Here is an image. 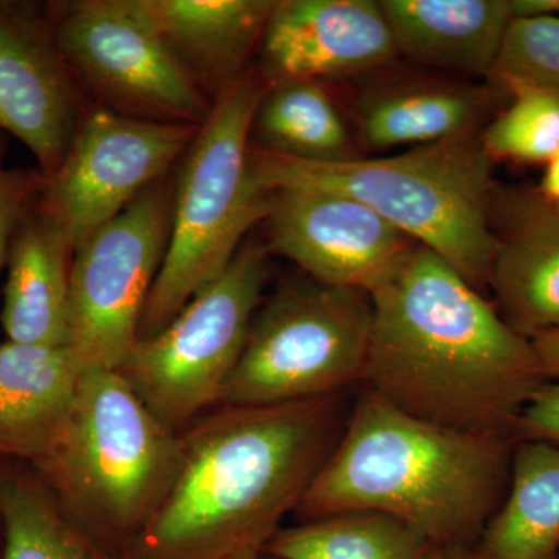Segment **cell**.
Returning <instances> with one entry per match:
<instances>
[{
    "label": "cell",
    "instance_id": "4dcf8cb0",
    "mask_svg": "<svg viewBox=\"0 0 559 559\" xmlns=\"http://www.w3.org/2000/svg\"><path fill=\"white\" fill-rule=\"evenodd\" d=\"M536 190H538L544 200L559 207V153L547 162L543 178H540L538 189Z\"/></svg>",
    "mask_w": 559,
    "mask_h": 559
},
{
    "label": "cell",
    "instance_id": "44dd1931",
    "mask_svg": "<svg viewBox=\"0 0 559 559\" xmlns=\"http://www.w3.org/2000/svg\"><path fill=\"white\" fill-rule=\"evenodd\" d=\"M476 559H559V447L516 441L506 498L473 547Z\"/></svg>",
    "mask_w": 559,
    "mask_h": 559
},
{
    "label": "cell",
    "instance_id": "7a4b0ae2",
    "mask_svg": "<svg viewBox=\"0 0 559 559\" xmlns=\"http://www.w3.org/2000/svg\"><path fill=\"white\" fill-rule=\"evenodd\" d=\"M342 395L224 406L179 437L178 476L131 559H224L261 549L299 507L347 426Z\"/></svg>",
    "mask_w": 559,
    "mask_h": 559
},
{
    "label": "cell",
    "instance_id": "5bb4252c",
    "mask_svg": "<svg viewBox=\"0 0 559 559\" xmlns=\"http://www.w3.org/2000/svg\"><path fill=\"white\" fill-rule=\"evenodd\" d=\"M260 47L267 84L366 75L399 57L373 0H280Z\"/></svg>",
    "mask_w": 559,
    "mask_h": 559
},
{
    "label": "cell",
    "instance_id": "3957f363",
    "mask_svg": "<svg viewBox=\"0 0 559 559\" xmlns=\"http://www.w3.org/2000/svg\"><path fill=\"white\" fill-rule=\"evenodd\" d=\"M514 447L509 433L432 425L364 389L296 511L305 522L378 511L436 546L473 547L506 498Z\"/></svg>",
    "mask_w": 559,
    "mask_h": 559
},
{
    "label": "cell",
    "instance_id": "ba28073f",
    "mask_svg": "<svg viewBox=\"0 0 559 559\" xmlns=\"http://www.w3.org/2000/svg\"><path fill=\"white\" fill-rule=\"evenodd\" d=\"M270 248L245 242L227 270L120 367L135 395L175 430L223 401L270 277Z\"/></svg>",
    "mask_w": 559,
    "mask_h": 559
},
{
    "label": "cell",
    "instance_id": "e0dca14e",
    "mask_svg": "<svg viewBox=\"0 0 559 559\" xmlns=\"http://www.w3.org/2000/svg\"><path fill=\"white\" fill-rule=\"evenodd\" d=\"M495 86L443 80H395L360 95V145L371 153L421 146L481 132L495 108Z\"/></svg>",
    "mask_w": 559,
    "mask_h": 559
},
{
    "label": "cell",
    "instance_id": "ffe728a7",
    "mask_svg": "<svg viewBox=\"0 0 559 559\" xmlns=\"http://www.w3.org/2000/svg\"><path fill=\"white\" fill-rule=\"evenodd\" d=\"M140 2L202 90H213L216 95L240 79L275 5L272 0Z\"/></svg>",
    "mask_w": 559,
    "mask_h": 559
},
{
    "label": "cell",
    "instance_id": "4fadbf2b",
    "mask_svg": "<svg viewBox=\"0 0 559 559\" xmlns=\"http://www.w3.org/2000/svg\"><path fill=\"white\" fill-rule=\"evenodd\" d=\"M80 120L73 75L50 21L24 3L0 2V130L32 151L47 179Z\"/></svg>",
    "mask_w": 559,
    "mask_h": 559
},
{
    "label": "cell",
    "instance_id": "30bf717a",
    "mask_svg": "<svg viewBox=\"0 0 559 559\" xmlns=\"http://www.w3.org/2000/svg\"><path fill=\"white\" fill-rule=\"evenodd\" d=\"M55 40L72 75L140 119L201 124L212 105L140 0H75L58 9Z\"/></svg>",
    "mask_w": 559,
    "mask_h": 559
},
{
    "label": "cell",
    "instance_id": "ac0fdd59",
    "mask_svg": "<svg viewBox=\"0 0 559 559\" xmlns=\"http://www.w3.org/2000/svg\"><path fill=\"white\" fill-rule=\"evenodd\" d=\"M396 53L489 79L514 14L510 0H381Z\"/></svg>",
    "mask_w": 559,
    "mask_h": 559
},
{
    "label": "cell",
    "instance_id": "277c9868",
    "mask_svg": "<svg viewBox=\"0 0 559 559\" xmlns=\"http://www.w3.org/2000/svg\"><path fill=\"white\" fill-rule=\"evenodd\" d=\"M460 135L388 157L341 164L283 159L252 150L264 186L342 191L441 257L474 289L488 290L496 252L492 167L480 138Z\"/></svg>",
    "mask_w": 559,
    "mask_h": 559
},
{
    "label": "cell",
    "instance_id": "f546056e",
    "mask_svg": "<svg viewBox=\"0 0 559 559\" xmlns=\"http://www.w3.org/2000/svg\"><path fill=\"white\" fill-rule=\"evenodd\" d=\"M514 16H559V0H510Z\"/></svg>",
    "mask_w": 559,
    "mask_h": 559
},
{
    "label": "cell",
    "instance_id": "83f0119b",
    "mask_svg": "<svg viewBox=\"0 0 559 559\" xmlns=\"http://www.w3.org/2000/svg\"><path fill=\"white\" fill-rule=\"evenodd\" d=\"M35 180L17 170H10L0 146V270L7 263L11 238L22 216L35 202Z\"/></svg>",
    "mask_w": 559,
    "mask_h": 559
},
{
    "label": "cell",
    "instance_id": "cb8c5ba5",
    "mask_svg": "<svg viewBox=\"0 0 559 559\" xmlns=\"http://www.w3.org/2000/svg\"><path fill=\"white\" fill-rule=\"evenodd\" d=\"M2 559H106L64 516L44 481L24 473H0Z\"/></svg>",
    "mask_w": 559,
    "mask_h": 559
},
{
    "label": "cell",
    "instance_id": "1f68e13d",
    "mask_svg": "<svg viewBox=\"0 0 559 559\" xmlns=\"http://www.w3.org/2000/svg\"><path fill=\"white\" fill-rule=\"evenodd\" d=\"M426 559H476V557L469 546H459V544L436 546L432 544Z\"/></svg>",
    "mask_w": 559,
    "mask_h": 559
},
{
    "label": "cell",
    "instance_id": "d4e9b609",
    "mask_svg": "<svg viewBox=\"0 0 559 559\" xmlns=\"http://www.w3.org/2000/svg\"><path fill=\"white\" fill-rule=\"evenodd\" d=\"M511 102L481 130L492 160L546 165L559 153V98L538 87L510 84Z\"/></svg>",
    "mask_w": 559,
    "mask_h": 559
},
{
    "label": "cell",
    "instance_id": "9c48e42d",
    "mask_svg": "<svg viewBox=\"0 0 559 559\" xmlns=\"http://www.w3.org/2000/svg\"><path fill=\"white\" fill-rule=\"evenodd\" d=\"M173 194L157 182L73 253L68 348L81 370H120L159 274Z\"/></svg>",
    "mask_w": 559,
    "mask_h": 559
},
{
    "label": "cell",
    "instance_id": "484cf974",
    "mask_svg": "<svg viewBox=\"0 0 559 559\" xmlns=\"http://www.w3.org/2000/svg\"><path fill=\"white\" fill-rule=\"evenodd\" d=\"M488 81L499 90L525 84L559 98V16H514Z\"/></svg>",
    "mask_w": 559,
    "mask_h": 559
},
{
    "label": "cell",
    "instance_id": "8fae6325",
    "mask_svg": "<svg viewBox=\"0 0 559 559\" xmlns=\"http://www.w3.org/2000/svg\"><path fill=\"white\" fill-rule=\"evenodd\" d=\"M198 130L200 124L140 119L108 108L81 119L40 193L73 250L159 182L186 156Z\"/></svg>",
    "mask_w": 559,
    "mask_h": 559
},
{
    "label": "cell",
    "instance_id": "603a6c76",
    "mask_svg": "<svg viewBox=\"0 0 559 559\" xmlns=\"http://www.w3.org/2000/svg\"><path fill=\"white\" fill-rule=\"evenodd\" d=\"M430 540L378 511H347L278 528L263 554L275 559H426Z\"/></svg>",
    "mask_w": 559,
    "mask_h": 559
},
{
    "label": "cell",
    "instance_id": "f1b7e54d",
    "mask_svg": "<svg viewBox=\"0 0 559 559\" xmlns=\"http://www.w3.org/2000/svg\"><path fill=\"white\" fill-rule=\"evenodd\" d=\"M547 380L559 378V331L532 341Z\"/></svg>",
    "mask_w": 559,
    "mask_h": 559
},
{
    "label": "cell",
    "instance_id": "7c38bea8",
    "mask_svg": "<svg viewBox=\"0 0 559 559\" xmlns=\"http://www.w3.org/2000/svg\"><path fill=\"white\" fill-rule=\"evenodd\" d=\"M271 249L322 285L377 289L417 242L369 205L319 187L274 190Z\"/></svg>",
    "mask_w": 559,
    "mask_h": 559
},
{
    "label": "cell",
    "instance_id": "52a82bcc",
    "mask_svg": "<svg viewBox=\"0 0 559 559\" xmlns=\"http://www.w3.org/2000/svg\"><path fill=\"white\" fill-rule=\"evenodd\" d=\"M373 307L369 293L288 283L259 308L223 406H274L342 395L362 382Z\"/></svg>",
    "mask_w": 559,
    "mask_h": 559
},
{
    "label": "cell",
    "instance_id": "6da1fadb",
    "mask_svg": "<svg viewBox=\"0 0 559 559\" xmlns=\"http://www.w3.org/2000/svg\"><path fill=\"white\" fill-rule=\"evenodd\" d=\"M370 297L367 390L432 425L511 436L547 377L532 341L495 301L421 245Z\"/></svg>",
    "mask_w": 559,
    "mask_h": 559
},
{
    "label": "cell",
    "instance_id": "5b68a950",
    "mask_svg": "<svg viewBox=\"0 0 559 559\" xmlns=\"http://www.w3.org/2000/svg\"><path fill=\"white\" fill-rule=\"evenodd\" d=\"M267 81L253 72L224 87L187 150L173 194L167 252L139 325V340L164 330L223 274L246 234L270 213L274 190L253 167L250 127Z\"/></svg>",
    "mask_w": 559,
    "mask_h": 559
},
{
    "label": "cell",
    "instance_id": "4316f807",
    "mask_svg": "<svg viewBox=\"0 0 559 559\" xmlns=\"http://www.w3.org/2000/svg\"><path fill=\"white\" fill-rule=\"evenodd\" d=\"M514 441H546L559 447V378L544 381L511 428Z\"/></svg>",
    "mask_w": 559,
    "mask_h": 559
},
{
    "label": "cell",
    "instance_id": "7402d4cb",
    "mask_svg": "<svg viewBox=\"0 0 559 559\" xmlns=\"http://www.w3.org/2000/svg\"><path fill=\"white\" fill-rule=\"evenodd\" d=\"M250 142L260 153L310 164H341L362 156L320 81L267 84L253 114Z\"/></svg>",
    "mask_w": 559,
    "mask_h": 559
},
{
    "label": "cell",
    "instance_id": "2e32d148",
    "mask_svg": "<svg viewBox=\"0 0 559 559\" xmlns=\"http://www.w3.org/2000/svg\"><path fill=\"white\" fill-rule=\"evenodd\" d=\"M72 242L35 200L11 238L2 326L16 344L68 347Z\"/></svg>",
    "mask_w": 559,
    "mask_h": 559
},
{
    "label": "cell",
    "instance_id": "d6a6232c",
    "mask_svg": "<svg viewBox=\"0 0 559 559\" xmlns=\"http://www.w3.org/2000/svg\"><path fill=\"white\" fill-rule=\"evenodd\" d=\"M261 555H263L261 549H245L224 559H261Z\"/></svg>",
    "mask_w": 559,
    "mask_h": 559
},
{
    "label": "cell",
    "instance_id": "8992f818",
    "mask_svg": "<svg viewBox=\"0 0 559 559\" xmlns=\"http://www.w3.org/2000/svg\"><path fill=\"white\" fill-rule=\"evenodd\" d=\"M179 463V437L120 371L86 369L60 436L35 465L72 516L135 539L170 491Z\"/></svg>",
    "mask_w": 559,
    "mask_h": 559
},
{
    "label": "cell",
    "instance_id": "d6986e66",
    "mask_svg": "<svg viewBox=\"0 0 559 559\" xmlns=\"http://www.w3.org/2000/svg\"><path fill=\"white\" fill-rule=\"evenodd\" d=\"M81 371L68 347L0 345V455L46 457L72 409Z\"/></svg>",
    "mask_w": 559,
    "mask_h": 559
},
{
    "label": "cell",
    "instance_id": "9a60e30c",
    "mask_svg": "<svg viewBox=\"0 0 559 559\" xmlns=\"http://www.w3.org/2000/svg\"><path fill=\"white\" fill-rule=\"evenodd\" d=\"M496 252L488 289L503 320L538 340L559 331V207L538 190L498 189L491 201Z\"/></svg>",
    "mask_w": 559,
    "mask_h": 559
}]
</instances>
